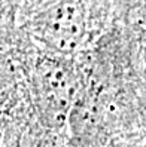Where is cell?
Masks as SVG:
<instances>
[{"label":"cell","instance_id":"cell-3","mask_svg":"<svg viewBox=\"0 0 146 147\" xmlns=\"http://www.w3.org/2000/svg\"><path fill=\"white\" fill-rule=\"evenodd\" d=\"M9 20H15L14 0H0V24Z\"/></svg>","mask_w":146,"mask_h":147},{"label":"cell","instance_id":"cell-2","mask_svg":"<svg viewBox=\"0 0 146 147\" xmlns=\"http://www.w3.org/2000/svg\"><path fill=\"white\" fill-rule=\"evenodd\" d=\"M0 147H22V138L18 126L0 115Z\"/></svg>","mask_w":146,"mask_h":147},{"label":"cell","instance_id":"cell-1","mask_svg":"<svg viewBox=\"0 0 146 147\" xmlns=\"http://www.w3.org/2000/svg\"><path fill=\"white\" fill-rule=\"evenodd\" d=\"M39 45L15 20L0 24V115L18 126L22 147H42L33 119V74Z\"/></svg>","mask_w":146,"mask_h":147}]
</instances>
